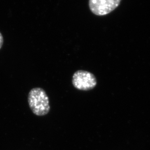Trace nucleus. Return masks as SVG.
<instances>
[{
    "label": "nucleus",
    "mask_w": 150,
    "mask_h": 150,
    "mask_svg": "<svg viewBox=\"0 0 150 150\" xmlns=\"http://www.w3.org/2000/svg\"><path fill=\"white\" fill-rule=\"evenodd\" d=\"M28 102L33 114L37 116H44L50 112L49 99L42 88L35 87L32 89L28 94Z\"/></svg>",
    "instance_id": "f257e3e1"
},
{
    "label": "nucleus",
    "mask_w": 150,
    "mask_h": 150,
    "mask_svg": "<svg viewBox=\"0 0 150 150\" xmlns=\"http://www.w3.org/2000/svg\"><path fill=\"white\" fill-rule=\"evenodd\" d=\"M72 84L77 89L88 91L97 85L96 79L93 74L88 71L78 70L73 75Z\"/></svg>",
    "instance_id": "f03ea898"
},
{
    "label": "nucleus",
    "mask_w": 150,
    "mask_h": 150,
    "mask_svg": "<svg viewBox=\"0 0 150 150\" xmlns=\"http://www.w3.org/2000/svg\"><path fill=\"white\" fill-rule=\"evenodd\" d=\"M122 0H89V9L94 14L105 16L116 9Z\"/></svg>",
    "instance_id": "7ed1b4c3"
},
{
    "label": "nucleus",
    "mask_w": 150,
    "mask_h": 150,
    "mask_svg": "<svg viewBox=\"0 0 150 150\" xmlns=\"http://www.w3.org/2000/svg\"><path fill=\"white\" fill-rule=\"evenodd\" d=\"M3 44H4V38H3L2 34H1V33L0 32V49L3 46Z\"/></svg>",
    "instance_id": "20e7f679"
}]
</instances>
